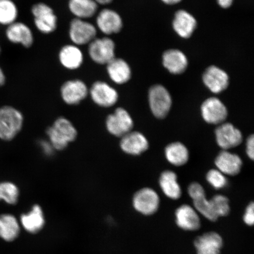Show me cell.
<instances>
[{
  "label": "cell",
  "mask_w": 254,
  "mask_h": 254,
  "mask_svg": "<svg viewBox=\"0 0 254 254\" xmlns=\"http://www.w3.org/2000/svg\"><path fill=\"white\" fill-rule=\"evenodd\" d=\"M167 160L176 166H182L189 161L188 149L182 143L179 142L171 143L165 150Z\"/></svg>",
  "instance_id": "f1b7e54d"
},
{
  "label": "cell",
  "mask_w": 254,
  "mask_h": 254,
  "mask_svg": "<svg viewBox=\"0 0 254 254\" xmlns=\"http://www.w3.org/2000/svg\"><path fill=\"white\" fill-rule=\"evenodd\" d=\"M89 94L93 102L101 107H112L119 100L116 89L103 81H95L89 90Z\"/></svg>",
  "instance_id": "9c48e42d"
},
{
  "label": "cell",
  "mask_w": 254,
  "mask_h": 254,
  "mask_svg": "<svg viewBox=\"0 0 254 254\" xmlns=\"http://www.w3.org/2000/svg\"><path fill=\"white\" fill-rule=\"evenodd\" d=\"M160 204V199L157 193L150 188L139 190L133 196V206L136 211L144 215L156 213Z\"/></svg>",
  "instance_id": "52a82bcc"
},
{
  "label": "cell",
  "mask_w": 254,
  "mask_h": 254,
  "mask_svg": "<svg viewBox=\"0 0 254 254\" xmlns=\"http://www.w3.org/2000/svg\"><path fill=\"white\" fill-rule=\"evenodd\" d=\"M162 1L167 4H176L182 1V0H162Z\"/></svg>",
  "instance_id": "f35d334b"
},
{
  "label": "cell",
  "mask_w": 254,
  "mask_h": 254,
  "mask_svg": "<svg viewBox=\"0 0 254 254\" xmlns=\"http://www.w3.org/2000/svg\"><path fill=\"white\" fill-rule=\"evenodd\" d=\"M243 221L248 226L252 227L254 223V204L252 202L247 206L243 216Z\"/></svg>",
  "instance_id": "836d02e7"
},
{
  "label": "cell",
  "mask_w": 254,
  "mask_h": 254,
  "mask_svg": "<svg viewBox=\"0 0 254 254\" xmlns=\"http://www.w3.org/2000/svg\"><path fill=\"white\" fill-rule=\"evenodd\" d=\"M190 197L193 200V206L198 213L212 222L217 221L218 218L212 210L209 200L206 198L204 188L199 183L190 184L188 189Z\"/></svg>",
  "instance_id": "8fae6325"
},
{
  "label": "cell",
  "mask_w": 254,
  "mask_h": 254,
  "mask_svg": "<svg viewBox=\"0 0 254 254\" xmlns=\"http://www.w3.org/2000/svg\"><path fill=\"white\" fill-rule=\"evenodd\" d=\"M196 254H220L224 240L215 231H208L200 235L193 241Z\"/></svg>",
  "instance_id": "7c38bea8"
},
{
  "label": "cell",
  "mask_w": 254,
  "mask_h": 254,
  "mask_svg": "<svg viewBox=\"0 0 254 254\" xmlns=\"http://www.w3.org/2000/svg\"><path fill=\"white\" fill-rule=\"evenodd\" d=\"M202 118L211 125H220L224 122L228 116L226 107L217 98L206 99L201 106Z\"/></svg>",
  "instance_id": "5bb4252c"
},
{
  "label": "cell",
  "mask_w": 254,
  "mask_h": 254,
  "mask_svg": "<svg viewBox=\"0 0 254 254\" xmlns=\"http://www.w3.org/2000/svg\"><path fill=\"white\" fill-rule=\"evenodd\" d=\"M176 222L180 229L186 231H196L201 226V219L194 208L184 204L179 206L175 212Z\"/></svg>",
  "instance_id": "2e32d148"
},
{
  "label": "cell",
  "mask_w": 254,
  "mask_h": 254,
  "mask_svg": "<svg viewBox=\"0 0 254 254\" xmlns=\"http://www.w3.org/2000/svg\"><path fill=\"white\" fill-rule=\"evenodd\" d=\"M35 26L40 33L52 34L57 28L58 18L50 5L44 2L35 4L31 8Z\"/></svg>",
  "instance_id": "3957f363"
},
{
  "label": "cell",
  "mask_w": 254,
  "mask_h": 254,
  "mask_svg": "<svg viewBox=\"0 0 254 254\" xmlns=\"http://www.w3.org/2000/svg\"><path fill=\"white\" fill-rule=\"evenodd\" d=\"M20 224L25 231L31 234H36L42 231L45 226L46 220L41 206L35 204L29 212L22 214Z\"/></svg>",
  "instance_id": "ac0fdd59"
},
{
  "label": "cell",
  "mask_w": 254,
  "mask_h": 254,
  "mask_svg": "<svg viewBox=\"0 0 254 254\" xmlns=\"http://www.w3.org/2000/svg\"><path fill=\"white\" fill-rule=\"evenodd\" d=\"M89 90L86 84L81 79H69L61 87V96L66 104L75 106L87 98Z\"/></svg>",
  "instance_id": "30bf717a"
},
{
  "label": "cell",
  "mask_w": 254,
  "mask_h": 254,
  "mask_svg": "<svg viewBox=\"0 0 254 254\" xmlns=\"http://www.w3.org/2000/svg\"><path fill=\"white\" fill-rule=\"evenodd\" d=\"M96 25L101 33L109 36L119 33L122 30L123 23L118 12L110 8H104L96 18Z\"/></svg>",
  "instance_id": "4fadbf2b"
},
{
  "label": "cell",
  "mask_w": 254,
  "mask_h": 254,
  "mask_svg": "<svg viewBox=\"0 0 254 254\" xmlns=\"http://www.w3.org/2000/svg\"><path fill=\"white\" fill-rule=\"evenodd\" d=\"M47 134L54 149L63 150L75 140L77 131L70 121L60 117L47 129Z\"/></svg>",
  "instance_id": "6da1fadb"
},
{
  "label": "cell",
  "mask_w": 254,
  "mask_h": 254,
  "mask_svg": "<svg viewBox=\"0 0 254 254\" xmlns=\"http://www.w3.org/2000/svg\"><path fill=\"white\" fill-rule=\"evenodd\" d=\"M98 4L94 0H69L68 8L75 18L85 20L96 14Z\"/></svg>",
  "instance_id": "4316f807"
},
{
  "label": "cell",
  "mask_w": 254,
  "mask_h": 254,
  "mask_svg": "<svg viewBox=\"0 0 254 254\" xmlns=\"http://www.w3.org/2000/svg\"><path fill=\"white\" fill-rule=\"evenodd\" d=\"M6 82V76L4 71L0 66V88L4 86Z\"/></svg>",
  "instance_id": "8d00e7d4"
},
{
  "label": "cell",
  "mask_w": 254,
  "mask_h": 254,
  "mask_svg": "<svg viewBox=\"0 0 254 254\" xmlns=\"http://www.w3.org/2000/svg\"><path fill=\"white\" fill-rule=\"evenodd\" d=\"M247 154L248 156L252 160L254 158V136L252 135L249 136L247 142Z\"/></svg>",
  "instance_id": "e575fe53"
},
{
  "label": "cell",
  "mask_w": 254,
  "mask_h": 254,
  "mask_svg": "<svg viewBox=\"0 0 254 254\" xmlns=\"http://www.w3.org/2000/svg\"><path fill=\"white\" fill-rule=\"evenodd\" d=\"M120 147L127 154L138 155L148 150L149 144L147 139L141 133L130 131L122 136Z\"/></svg>",
  "instance_id": "ffe728a7"
},
{
  "label": "cell",
  "mask_w": 254,
  "mask_h": 254,
  "mask_svg": "<svg viewBox=\"0 0 254 254\" xmlns=\"http://www.w3.org/2000/svg\"><path fill=\"white\" fill-rule=\"evenodd\" d=\"M215 163L222 174L234 176L240 173L243 162L238 155L223 150L218 155Z\"/></svg>",
  "instance_id": "7402d4cb"
},
{
  "label": "cell",
  "mask_w": 254,
  "mask_h": 254,
  "mask_svg": "<svg viewBox=\"0 0 254 254\" xmlns=\"http://www.w3.org/2000/svg\"><path fill=\"white\" fill-rule=\"evenodd\" d=\"M1 46H0V55H1Z\"/></svg>",
  "instance_id": "ab89813d"
},
{
  "label": "cell",
  "mask_w": 254,
  "mask_h": 254,
  "mask_svg": "<svg viewBox=\"0 0 254 254\" xmlns=\"http://www.w3.org/2000/svg\"><path fill=\"white\" fill-rule=\"evenodd\" d=\"M116 44L109 37L95 38L88 44V53L97 64L107 65L116 58Z\"/></svg>",
  "instance_id": "277c9868"
},
{
  "label": "cell",
  "mask_w": 254,
  "mask_h": 254,
  "mask_svg": "<svg viewBox=\"0 0 254 254\" xmlns=\"http://www.w3.org/2000/svg\"><path fill=\"white\" fill-rule=\"evenodd\" d=\"M196 27V21L194 17L189 12L180 10L176 12L173 21V27L180 36L189 38L194 31Z\"/></svg>",
  "instance_id": "484cf974"
},
{
  "label": "cell",
  "mask_w": 254,
  "mask_h": 254,
  "mask_svg": "<svg viewBox=\"0 0 254 254\" xmlns=\"http://www.w3.org/2000/svg\"><path fill=\"white\" fill-rule=\"evenodd\" d=\"M212 210L218 218L226 217L230 212L229 199L226 196L221 195H215L209 199Z\"/></svg>",
  "instance_id": "1f68e13d"
},
{
  "label": "cell",
  "mask_w": 254,
  "mask_h": 254,
  "mask_svg": "<svg viewBox=\"0 0 254 254\" xmlns=\"http://www.w3.org/2000/svg\"><path fill=\"white\" fill-rule=\"evenodd\" d=\"M106 65L108 75L114 83L125 84L131 77V68L128 64L122 59L116 57Z\"/></svg>",
  "instance_id": "603a6c76"
},
{
  "label": "cell",
  "mask_w": 254,
  "mask_h": 254,
  "mask_svg": "<svg viewBox=\"0 0 254 254\" xmlns=\"http://www.w3.org/2000/svg\"><path fill=\"white\" fill-rule=\"evenodd\" d=\"M24 117L20 111L9 106L0 107V139L11 141L23 128Z\"/></svg>",
  "instance_id": "7a4b0ae2"
},
{
  "label": "cell",
  "mask_w": 254,
  "mask_h": 254,
  "mask_svg": "<svg viewBox=\"0 0 254 254\" xmlns=\"http://www.w3.org/2000/svg\"><path fill=\"white\" fill-rule=\"evenodd\" d=\"M203 81L212 93L218 94L227 88L229 77L226 72L213 65L206 69L203 75Z\"/></svg>",
  "instance_id": "d6986e66"
},
{
  "label": "cell",
  "mask_w": 254,
  "mask_h": 254,
  "mask_svg": "<svg viewBox=\"0 0 254 254\" xmlns=\"http://www.w3.org/2000/svg\"><path fill=\"white\" fill-rule=\"evenodd\" d=\"M106 124L108 131L119 137L131 131L134 125L131 116L123 108H117L114 113L108 116Z\"/></svg>",
  "instance_id": "ba28073f"
},
{
  "label": "cell",
  "mask_w": 254,
  "mask_h": 254,
  "mask_svg": "<svg viewBox=\"0 0 254 254\" xmlns=\"http://www.w3.org/2000/svg\"><path fill=\"white\" fill-rule=\"evenodd\" d=\"M68 34L72 44L79 47L89 44L97 38V29L90 22L75 18L69 24Z\"/></svg>",
  "instance_id": "5b68a950"
},
{
  "label": "cell",
  "mask_w": 254,
  "mask_h": 254,
  "mask_svg": "<svg viewBox=\"0 0 254 254\" xmlns=\"http://www.w3.org/2000/svg\"><path fill=\"white\" fill-rule=\"evenodd\" d=\"M160 186L164 194L173 199H179L182 195V189L177 182L176 173L171 171H166L161 174Z\"/></svg>",
  "instance_id": "83f0119b"
},
{
  "label": "cell",
  "mask_w": 254,
  "mask_h": 254,
  "mask_svg": "<svg viewBox=\"0 0 254 254\" xmlns=\"http://www.w3.org/2000/svg\"><path fill=\"white\" fill-rule=\"evenodd\" d=\"M163 65L168 71L174 74L185 71L188 60L184 54L178 50H170L164 53Z\"/></svg>",
  "instance_id": "d4e9b609"
},
{
  "label": "cell",
  "mask_w": 254,
  "mask_h": 254,
  "mask_svg": "<svg viewBox=\"0 0 254 254\" xmlns=\"http://www.w3.org/2000/svg\"><path fill=\"white\" fill-rule=\"evenodd\" d=\"M216 140L223 150L237 147L243 141L242 133L230 123H223L215 130Z\"/></svg>",
  "instance_id": "9a60e30c"
},
{
  "label": "cell",
  "mask_w": 254,
  "mask_h": 254,
  "mask_svg": "<svg viewBox=\"0 0 254 254\" xmlns=\"http://www.w3.org/2000/svg\"><path fill=\"white\" fill-rule=\"evenodd\" d=\"M217 1L219 5L224 8L230 7L233 2V0H217Z\"/></svg>",
  "instance_id": "d590c367"
},
{
  "label": "cell",
  "mask_w": 254,
  "mask_h": 254,
  "mask_svg": "<svg viewBox=\"0 0 254 254\" xmlns=\"http://www.w3.org/2000/svg\"><path fill=\"white\" fill-rule=\"evenodd\" d=\"M149 103L152 114L158 119H164L172 105L171 95L166 88L161 85L152 86L149 91Z\"/></svg>",
  "instance_id": "8992f818"
},
{
  "label": "cell",
  "mask_w": 254,
  "mask_h": 254,
  "mask_svg": "<svg viewBox=\"0 0 254 254\" xmlns=\"http://www.w3.org/2000/svg\"><path fill=\"white\" fill-rule=\"evenodd\" d=\"M20 190L14 183L10 182H0V201L14 205L18 202Z\"/></svg>",
  "instance_id": "4dcf8cb0"
},
{
  "label": "cell",
  "mask_w": 254,
  "mask_h": 254,
  "mask_svg": "<svg viewBox=\"0 0 254 254\" xmlns=\"http://www.w3.org/2000/svg\"><path fill=\"white\" fill-rule=\"evenodd\" d=\"M18 8L14 0H0V25L7 27L17 21Z\"/></svg>",
  "instance_id": "f546056e"
},
{
  "label": "cell",
  "mask_w": 254,
  "mask_h": 254,
  "mask_svg": "<svg viewBox=\"0 0 254 254\" xmlns=\"http://www.w3.org/2000/svg\"><path fill=\"white\" fill-rule=\"evenodd\" d=\"M20 221L14 215L5 213L0 215V238L5 242L14 241L20 236Z\"/></svg>",
  "instance_id": "cb8c5ba5"
},
{
  "label": "cell",
  "mask_w": 254,
  "mask_h": 254,
  "mask_svg": "<svg viewBox=\"0 0 254 254\" xmlns=\"http://www.w3.org/2000/svg\"><path fill=\"white\" fill-rule=\"evenodd\" d=\"M94 1L96 2L98 5H105L110 4L113 0H94Z\"/></svg>",
  "instance_id": "74e56055"
},
{
  "label": "cell",
  "mask_w": 254,
  "mask_h": 254,
  "mask_svg": "<svg viewBox=\"0 0 254 254\" xmlns=\"http://www.w3.org/2000/svg\"><path fill=\"white\" fill-rule=\"evenodd\" d=\"M9 42L20 44L25 48H30L34 43V35L31 28L23 22L15 21L8 25L5 32Z\"/></svg>",
  "instance_id": "e0dca14e"
},
{
  "label": "cell",
  "mask_w": 254,
  "mask_h": 254,
  "mask_svg": "<svg viewBox=\"0 0 254 254\" xmlns=\"http://www.w3.org/2000/svg\"><path fill=\"white\" fill-rule=\"evenodd\" d=\"M206 180L214 187L219 190L224 188L227 184V178L218 170H211L206 174Z\"/></svg>",
  "instance_id": "d6a6232c"
},
{
  "label": "cell",
  "mask_w": 254,
  "mask_h": 254,
  "mask_svg": "<svg viewBox=\"0 0 254 254\" xmlns=\"http://www.w3.org/2000/svg\"><path fill=\"white\" fill-rule=\"evenodd\" d=\"M60 64L69 70L80 68L84 62L83 53L79 47L74 44L63 46L59 54Z\"/></svg>",
  "instance_id": "44dd1931"
}]
</instances>
